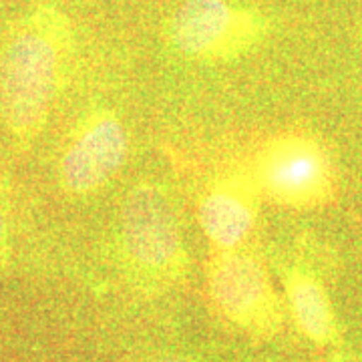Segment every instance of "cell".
<instances>
[{
    "mask_svg": "<svg viewBox=\"0 0 362 362\" xmlns=\"http://www.w3.org/2000/svg\"><path fill=\"white\" fill-rule=\"evenodd\" d=\"M252 168L262 195L278 206L316 207L334 189V173L322 145L302 133L272 137Z\"/></svg>",
    "mask_w": 362,
    "mask_h": 362,
    "instance_id": "5b68a950",
    "label": "cell"
},
{
    "mask_svg": "<svg viewBox=\"0 0 362 362\" xmlns=\"http://www.w3.org/2000/svg\"><path fill=\"white\" fill-rule=\"evenodd\" d=\"M4 246H6V220H4L2 206H0V254L4 252Z\"/></svg>",
    "mask_w": 362,
    "mask_h": 362,
    "instance_id": "30bf717a",
    "label": "cell"
},
{
    "mask_svg": "<svg viewBox=\"0 0 362 362\" xmlns=\"http://www.w3.org/2000/svg\"><path fill=\"white\" fill-rule=\"evenodd\" d=\"M117 244L129 276L143 288L165 290L183 280L187 252L177 211L169 195L153 183H139L119 214Z\"/></svg>",
    "mask_w": 362,
    "mask_h": 362,
    "instance_id": "7a4b0ae2",
    "label": "cell"
},
{
    "mask_svg": "<svg viewBox=\"0 0 362 362\" xmlns=\"http://www.w3.org/2000/svg\"><path fill=\"white\" fill-rule=\"evenodd\" d=\"M73 51L66 16L40 6L16 23L0 49V117L18 141L45 127Z\"/></svg>",
    "mask_w": 362,
    "mask_h": 362,
    "instance_id": "6da1fadb",
    "label": "cell"
},
{
    "mask_svg": "<svg viewBox=\"0 0 362 362\" xmlns=\"http://www.w3.org/2000/svg\"><path fill=\"white\" fill-rule=\"evenodd\" d=\"M129 153V137L121 119L97 109L77 125L66 143L59 180L69 195L85 197L103 189L121 171Z\"/></svg>",
    "mask_w": 362,
    "mask_h": 362,
    "instance_id": "8992f818",
    "label": "cell"
},
{
    "mask_svg": "<svg viewBox=\"0 0 362 362\" xmlns=\"http://www.w3.org/2000/svg\"><path fill=\"white\" fill-rule=\"evenodd\" d=\"M330 362H342L340 358H334V361H330Z\"/></svg>",
    "mask_w": 362,
    "mask_h": 362,
    "instance_id": "8fae6325",
    "label": "cell"
},
{
    "mask_svg": "<svg viewBox=\"0 0 362 362\" xmlns=\"http://www.w3.org/2000/svg\"><path fill=\"white\" fill-rule=\"evenodd\" d=\"M288 308L298 330L314 344H330L337 338L334 312L322 282L302 268H292L286 274Z\"/></svg>",
    "mask_w": 362,
    "mask_h": 362,
    "instance_id": "ba28073f",
    "label": "cell"
},
{
    "mask_svg": "<svg viewBox=\"0 0 362 362\" xmlns=\"http://www.w3.org/2000/svg\"><path fill=\"white\" fill-rule=\"evenodd\" d=\"M262 197L252 165L226 169L207 181L197 202V221L214 250L247 244Z\"/></svg>",
    "mask_w": 362,
    "mask_h": 362,
    "instance_id": "52a82bcc",
    "label": "cell"
},
{
    "mask_svg": "<svg viewBox=\"0 0 362 362\" xmlns=\"http://www.w3.org/2000/svg\"><path fill=\"white\" fill-rule=\"evenodd\" d=\"M207 294L221 316L256 340H270L284 324V308L266 264L244 244L214 250L207 264Z\"/></svg>",
    "mask_w": 362,
    "mask_h": 362,
    "instance_id": "277c9868",
    "label": "cell"
},
{
    "mask_svg": "<svg viewBox=\"0 0 362 362\" xmlns=\"http://www.w3.org/2000/svg\"><path fill=\"white\" fill-rule=\"evenodd\" d=\"M270 33V18L233 0H183L169 16L165 39L192 61L223 63L252 52Z\"/></svg>",
    "mask_w": 362,
    "mask_h": 362,
    "instance_id": "3957f363",
    "label": "cell"
},
{
    "mask_svg": "<svg viewBox=\"0 0 362 362\" xmlns=\"http://www.w3.org/2000/svg\"><path fill=\"white\" fill-rule=\"evenodd\" d=\"M145 362H195L194 358L189 356H183V354H161V356H156V358H149Z\"/></svg>",
    "mask_w": 362,
    "mask_h": 362,
    "instance_id": "9c48e42d",
    "label": "cell"
}]
</instances>
